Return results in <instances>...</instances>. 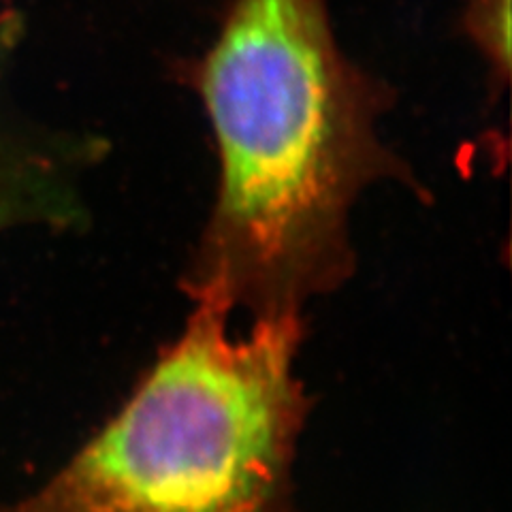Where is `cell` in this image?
<instances>
[{"label":"cell","mask_w":512,"mask_h":512,"mask_svg":"<svg viewBox=\"0 0 512 512\" xmlns=\"http://www.w3.org/2000/svg\"><path fill=\"white\" fill-rule=\"evenodd\" d=\"M188 79L220 158L188 291L254 320L299 316L350 271L359 192L399 169L376 133L387 90L342 54L327 0H231Z\"/></svg>","instance_id":"obj_1"},{"label":"cell","mask_w":512,"mask_h":512,"mask_svg":"<svg viewBox=\"0 0 512 512\" xmlns=\"http://www.w3.org/2000/svg\"><path fill=\"white\" fill-rule=\"evenodd\" d=\"M197 301L182 338L99 434L0 512H293L308 416L301 318L254 320Z\"/></svg>","instance_id":"obj_2"},{"label":"cell","mask_w":512,"mask_h":512,"mask_svg":"<svg viewBox=\"0 0 512 512\" xmlns=\"http://www.w3.org/2000/svg\"><path fill=\"white\" fill-rule=\"evenodd\" d=\"M75 152L0 120V233L26 224H69L79 212Z\"/></svg>","instance_id":"obj_3"},{"label":"cell","mask_w":512,"mask_h":512,"mask_svg":"<svg viewBox=\"0 0 512 512\" xmlns=\"http://www.w3.org/2000/svg\"><path fill=\"white\" fill-rule=\"evenodd\" d=\"M463 30L504 86L510 75V0H466Z\"/></svg>","instance_id":"obj_4"}]
</instances>
